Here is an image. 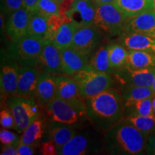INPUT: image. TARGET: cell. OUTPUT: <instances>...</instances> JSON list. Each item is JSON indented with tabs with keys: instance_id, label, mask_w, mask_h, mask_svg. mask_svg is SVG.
<instances>
[{
	"instance_id": "obj_9",
	"label": "cell",
	"mask_w": 155,
	"mask_h": 155,
	"mask_svg": "<svg viewBox=\"0 0 155 155\" xmlns=\"http://www.w3.org/2000/svg\"><path fill=\"white\" fill-rule=\"evenodd\" d=\"M101 41V33L94 25L78 28L71 48L78 53L89 55Z\"/></svg>"
},
{
	"instance_id": "obj_37",
	"label": "cell",
	"mask_w": 155,
	"mask_h": 155,
	"mask_svg": "<svg viewBox=\"0 0 155 155\" xmlns=\"http://www.w3.org/2000/svg\"><path fill=\"white\" fill-rule=\"evenodd\" d=\"M40 154L43 155H55L58 154V149L53 141L48 139L40 145Z\"/></svg>"
},
{
	"instance_id": "obj_20",
	"label": "cell",
	"mask_w": 155,
	"mask_h": 155,
	"mask_svg": "<svg viewBox=\"0 0 155 155\" xmlns=\"http://www.w3.org/2000/svg\"><path fill=\"white\" fill-rule=\"evenodd\" d=\"M121 97L124 108L137 101L145 98H152L154 93L150 87L139 86L132 84H124L121 88Z\"/></svg>"
},
{
	"instance_id": "obj_15",
	"label": "cell",
	"mask_w": 155,
	"mask_h": 155,
	"mask_svg": "<svg viewBox=\"0 0 155 155\" xmlns=\"http://www.w3.org/2000/svg\"><path fill=\"white\" fill-rule=\"evenodd\" d=\"M63 74L72 76L89 65L88 55H82L70 48L60 49Z\"/></svg>"
},
{
	"instance_id": "obj_39",
	"label": "cell",
	"mask_w": 155,
	"mask_h": 155,
	"mask_svg": "<svg viewBox=\"0 0 155 155\" xmlns=\"http://www.w3.org/2000/svg\"><path fill=\"white\" fill-rule=\"evenodd\" d=\"M17 152L18 155H32L35 153V147L19 143L17 146Z\"/></svg>"
},
{
	"instance_id": "obj_12",
	"label": "cell",
	"mask_w": 155,
	"mask_h": 155,
	"mask_svg": "<svg viewBox=\"0 0 155 155\" xmlns=\"http://www.w3.org/2000/svg\"><path fill=\"white\" fill-rule=\"evenodd\" d=\"M117 78L124 83L135 86L152 88L155 77V68L131 69L127 65L118 70Z\"/></svg>"
},
{
	"instance_id": "obj_8",
	"label": "cell",
	"mask_w": 155,
	"mask_h": 155,
	"mask_svg": "<svg viewBox=\"0 0 155 155\" xmlns=\"http://www.w3.org/2000/svg\"><path fill=\"white\" fill-rule=\"evenodd\" d=\"M0 57L1 102L5 103L9 97L17 95L19 65L5 50H1Z\"/></svg>"
},
{
	"instance_id": "obj_28",
	"label": "cell",
	"mask_w": 155,
	"mask_h": 155,
	"mask_svg": "<svg viewBox=\"0 0 155 155\" xmlns=\"http://www.w3.org/2000/svg\"><path fill=\"white\" fill-rule=\"evenodd\" d=\"M110 64L115 71L122 68L127 65L129 50L123 45L114 43L108 45Z\"/></svg>"
},
{
	"instance_id": "obj_31",
	"label": "cell",
	"mask_w": 155,
	"mask_h": 155,
	"mask_svg": "<svg viewBox=\"0 0 155 155\" xmlns=\"http://www.w3.org/2000/svg\"><path fill=\"white\" fill-rule=\"evenodd\" d=\"M152 98L138 101L131 106L124 108L126 111L124 113L127 114V116L152 115L154 114L152 108Z\"/></svg>"
},
{
	"instance_id": "obj_5",
	"label": "cell",
	"mask_w": 155,
	"mask_h": 155,
	"mask_svg": "<svg viewBox=\"0 0 155 155\" xmlns=\"http://www.w3.org/2000/svg\"><path fill=\"white\" fill-rule=\"evenodd\" d=\"M44 42L25 35L11 41L8 46V52L19 66L37 67Z\"/></svg>"
},
{
	"instance_id": "obj_7",
	"label": "cell",
	"mask_w": 155,
	"mask_h": 155,
	"mask_svg": "<svg viewBox=\"0 0 155 155\" xmlns=\"http://www.w3.org/2000/svg\"><path fill=\"white\" fill-rule=\"evenodd\" d=\"M127 19L114 4L97 5L94 25L108 35L119 36L125 31Z\"/></svg>"
},
{
	"instance_id": "obj_2",
	"label": "cell",
	"mask_w": 155,
	"mask_h": 155,
	"mask_svg": "<svg viewBox=\"0 0 155 155\" xmlns=\"http://www.w3.org/2000/svg\"><path fill=\"white\" fill-rule=\"evenodd\" d=\"M104 146L111 154H142L146 151L147 137L125 120L104 132Z\"/></svg>"
},
{
	"instance_id": "obj_11",
	"label": "cell",
	"mask_w": 155,
	"mask_h": 155,
	"mask_svg": "<svg viewBox=\"0 0 155 155\" xmlns=\"http://www.w3.org/2000/svg\"><path fill=\"white\" fill-rule=\"evenodd\" d=\"M30 12L25 7L8 15L5 24V32L11 41L28 34Z\"/></svg>"
},
{
	"instance_id": "obj_18",
	"label": "cell",
	"mask_w": 155,
	"mask_h": 155,
	"mask_svg": "<svg viewBox=\"0 0 155 155\" xmlns=\"http://www.w3.org/2000/svg\"><path fill=\"white\" fill-rule=\"evenodd\" d=\"M114 5L126 18L154 10L153 0H116Z\"/></svg>"
},
{
	"instance_id": "obj_34",
	"label": "cell",
	"mask_w": 155,
	"mask_h": 155,
	"mask_svg": "<svg viewBox=\"0 0 155 155\" xmlns=\"http://www.w3.org/2000/svg\"><path fill=\"white\" fill-rule=\"evenodd\" d=\"M18 137L12 131L8 129L2 128L0 131V141L2 146H15L17 147L19 144Z\"/></svg>"
},
{
	"instance_id": "obj_26",
	"label": "cell",
	"mask_w": 155,
	"mask_h": 155,
	"mask_svg": "<svg viewBox=\"0 0 155 155\" xmlns=\"http://www.w3.org/2000/svg\"><path fill=\"white\" fill-rule=\"evenodd\" d=\"M77 29L78 26L73 21L63 24L58 29L52 40L53 43L58 49L70 48Z\"/></svg>"
},
{
	"instance_id": "obj_41",
	"label": "cell",
	"mask_w": 155,
	"mask_h": 155,
	"mask_svg": "<svg viewBox=\"0 0 155 155\" xmlns=\"http://www.w3.org/2000/svg\"><path fill=\"white\" fill-rule=\"evenodd\" d=\"M60 2V14H68L73 8L74 0H61Z\"/></svg>"
},
{
	"instance_id": "obj_45",
	"label": "cell",
	"mask_w": 155,
	"mask_h": 155,
	"mask_svg": "<svg viewBox=\"0 0 155 155\" xmlns=\"http://www.w3.org/2000/svg\"><path fill=\"white\" fill-rule=\"evenodd\" d=\"M152 108L153 112H154V115L155 116V95H154L152 98Z\"/></svg>"
},
{
	"instance_id": "obj_21",
	"label": "cell",
	"mask_w": 155,
	"mask_h": 155,
	"mask_svg": "<svg viewBox=\"0 0 155 155\" xmlns=\"http://www.w3.org/2000/svg\"><path fill=\"white\" fill-rule=\"evenodd\" d=\"M55 78L57 86L56 98L72 100L81 96L76 81L72 77L65 74H56Z\"/></svg>"
},
{
	"instance_id": "obj_3",
	"label": "cell",
	"mask_w": 155,
	"mask_h": 155,
	"mask_svg": "<svg viewBox=\"0 0 155 155\" xmlns=\"http://www.w3.org/2000/svg\"><path fill=\"white\" fill-rule=\"evenodd\" d=\"M45 110L51 123L78 128L88 121L86 98L82 96L72 100H64L55 97Z\"/></svg>"
},
{
	"instance_id": "obj_19",
	"label": "cell",
	"mask_w": 155,
	"mask_h": 155,
	"mask_svg": "<svg viewBox=\"0 0 155 155\" xmlns=\"http://www.w3.org/2000/svg\"><path fill=\"white\" fill-rule=\"evenodd\" d=\"M27 35L43 41L48 40L49 39L48 17L45 16L38 10L30 12V22H29Z\"/></svg>"
},
{
	"instance_id": "obj_38",
	"label": "cell",
	"mask_w": 155,
	"mask_h": 155,
	"mask_svg": "<svg viewBox=\"0 0 155 155\" xmlns=\"http://www.w3.org/2000/svg\"><path fill=\"white\" fill-rule=\"evenodd\" d=\"M94 2V0H74L73 8L67 15L69 16L70 15L73 14V13L79 12L87 8Z\"/></svg>"
},
{
	"instance_id": "obj_29",
	"label": "cell",
	"mask_w": 155,
	"mask_h": 155,
	"mask_svg": "<svg viewBox=\"0 0 155 155\" xmlns=\"http://www.w3.org/2000/svg\"><path fill=\"white\" fill-rule=\"evenodd\" d=\"M123 119L139 129L146 137H149L155 127L154 114L148 116H128Z\"/></svg>"
},
{
	"instance_id": "obj_27",
	"label": "cell",
	"mask_w": 155,
	"mask_h": 155,
	"mask_svg": "<svg viewBox=\"0 0 155 155\" xmlns=\"http://www.w3.org/2000/svg\"><path fill=\"white\" fill-rule=\"evenodd\" d=\"M89 65L98 72L111 74L115 71L110 64L108 45H103L96 50L91 59Z\"/></svg>"
},
{
	"instance_id": "obj_42",
	"label": "cell",
	"mask_w": 155,
	"mask_h": 155,
	"mask_svg": "<svg viewBox=\"0 0 155 155\" xmlns=\"http://www.w3.org/2000/svg\"><path fill=\"white\" fill-rule=\"evenodd\" d=\"M1 155H18L17 147L15 146H2L1 150Z\"/></svg>"
},
{
	"instance_id": "obj_25",
	"label": "cell",
	"mask_w": 155,
	"mask_h": 155,
	"mask_svg": "<svg viewBox=\"0 0 155 155\" xmlns=\"http://www.w3.org/2000/svg\"><path fill=\"white\" fill-rule=\"evenodd\" d=\"M44 129L43 121L40 117H39L31 123L23 131L19 143L36 146L43 137Z\"/></svg>"
},
{
	"instance_id": "obj_35",
	"label": "cell",
	"mask_w": 155,
	"mask_h": 155,
	"mask_svg": "<svg viewBox=\"0 0 155 155\" xmlns=\"http://www.w3.org/2000/svg\"><path fill=\"white\" fill-rule=\"evenodd\" d=\"M24 7L23 0H1V13L9 15Z\"/></svg>"
},
{
	"instance_id": "obj_22",
	"label": "cell",
	"mask_w": 155,
	"mask_h": 155,
	"mask_svg": "<svg viewBox=\"0 0 155 155\" xmlns=\"http://www.w3.org/2000/svg\"><path fill=\"white\" fill-rule=\"evenodd\" d=\"M76 134L75 128L69 126L52 123L48 131V139H51L59 150Z\"/></svg>"
},
{
	"instance_id": "obj_30",
	"label": "cell",
	"mask_w": 155,
	"mask_h": 155,
	"mask_svg": "<svg viewBox=\"0 0 155 155\" xmlns=\"http://www.w3.org/2000/svg\"><path fill=\"white\" fill-rule=\"evenodd\" d=\"M96 7L97 5L93 2L90 6L83 10L71 14L69 17L78 28L84 26H89V25H94V22L96 14Z\"/></svg>"
},
{
	"instance_id": "obj_43",
	"label": "cell",
	"mask_w": 155,
	"mask_h": 155,
	"mask_svg": "<svg viewBox=\"0 0 155 155\" xmlns=\"http://www.w3.org/2000/svg\"><path fill=\"white\" fill-rule=\"evenodd\" d=\"M39 0H23L24 7L30 12H33L38 9Z\"/></svg>"
},
{
	"instance_id": "obj_16",
	"label": "cell",
	"mask_w": 155,
	"mask_h": 155,
	"mask_svg": "<svg viewBox=\"0 0 155 155\" xmlns=\"http://www.w3.org/2000/svg\"><path fill=\"white\" fill-rule=\"evenodd\" d=\"M57 86L55 75L42 72L40 74L36 89L35 99L40 107L45 108L56 97Z\"/></svg>"
},
{
	"instance_id": "obj_6",
	"label": "cell",
	"mask_w": 155,
	"mask_h": 155,
	"mask_svg": "<svg viewBox=\"0 0 155 155\" xmlns=\"http://www.w3.org/2000/svg\"><path fill=\"white\" fill-rule=\"evenodd\" d=\"M6 104L14 116L15 130L19 134H22L31 123L40 117V106L33 98L13 96L6 101Z\"/></svg>"
},
{
	"instance_id": "obj_1",
	"label": "cell",
	"mask_w": 155,
	"mask_h": 155,
	"mask_svg": "<svg viewBox=\"0 0 155 155\" xmlns=\"http://www.w3.org/2000/svg\"><path fill=\"white\" fill-rule=\"evenodd\" d=\"M86 103L88 121L97 131L105 132L124 119L121 94L115 89L86 98Z\"/></svg>"
},
{
	"instance_id": "obj_24",
	"label": "cell",
	"mask_w": 155,
	"mask_h": 155,
	"mask_svg": "<svg viewBox=\"0 0 155 155\" xmlns=\"http://www.w3.org/2000/svg\"><path fill=\"white\" fill-rule=\"evenodd\" d=\"M89 139L86 136L75 134L58 150L59 155H83L89 152Z\"/></svg>"
},
{
	"instance_id": "obj_48",
	"label": "cell",
	"mask_w": 155,
	"mask_h": 155,
	"mask_svg": "<svg viewBox=\"0 0 155 155\" xmlns=\"http://www.w3.org/2000/svg\"><path fill=\"white\" fill-rule=\"evenodd\" d=\"M58 2H60V1H61V0H58Z\"/></svg>"
},
{
	"instance_id": "obj_40",
	"label": "cell",
	"mask_w": 155,
	"mask_h": 155,
	"mask_svg": "<svg viewBox=\"0 0 155 155\" xmlns=\"http://www.w3.org/2000/svg\"><path fill=\"white\" fill-rule=\"evenodd\" d=\"M146 152L148 154L155 155V131L150 133L147 139L146 145Z\"/></svg>"
},
{
	"instance_id": "obj_44",
	"label": "cell",
	"mask_w": 155,
	"mask_h": 155,
	"mask_svg": "<svg viewBox=\"0 0 155 155\" xmlns=\"http://www.w3.org/2000/svg\"><path fill=\"white\" fill-rule=\"evenodd\" d=\"M96 5H102V4H114L116 0H94Z\"/></svg>"
},
{
	"instance_id": "obj_17",
	"label": "cell",
	"mask_w": 155,
	"mask_h": 155,
	"mask_svg": "<svg viewBox=\"0 0 155 155\" xmlns=\"http://www.w3.org/2000/svg\"><path fill=\"white\" fill-rule=\"evenodd\" d=\"M119 41L128 50H142L155 54V38L152 37L124 31L119 35Z\"/></svg>"
},
{
	"instance_id": "obj_32",
	"label": "cell",
	"mask_w": 155,
	"mask_h": 155,
	"mask_svg": "<svg viewBox=\"0 0 155 155\" xmlns=\"http://www.w3.org/2000/svg\"><path fill=\"white\" fill-rule=\"evenodd\" d=\"M72 21L71 17L67 14L53 15L48 17V25H49V39L53 40L56 32L65 23Z\"/></svg>"
},
{
	"instance_id": "obj_33",
	"label": "cell",
	"mask_w": 155,
	"mask_h": 155,
	"mask_svg": "<svg viewBox=\"0 0 155 155\" xmlns=\"http://www.w3.org/2000/svg\"><path fill=\"white\" fill-rule=\"evenodd\" d=\"M45 16L60 15V2L58 0H39L38 9Z\"/></svg>"
},
{
	"instance_id": "obj_23",
	"label": "cell",
	"mask_w": 155,
	"mask_h": 155,
	"mask_svg": "<svg viewBox=\"0 0 155 155\" xmlns=\"http://www.w3.org/2000/svg\"><path fill=\"white\" fill-rule=\"evenodd\" d=\"M126 65L131 69L155 68V54L142 50H129Z\"/></svg>"
},
{
	"instance_id": "obj_46",
	"label": "cell",
	"mask_w": 155,
	"mask_h": 155,
	"mask_svg": "<svg viewBox=\"0 0 155 155\" xmlns=\"http://www.w3.org/2000/svg\"><path fill=\"white\" fill-rule=\"evenodd\" d=\"M153 91L154 93V95H155V77H154V83H153V85H152V87Z\"/></svg>"
},
{
	"instance_id": "obj_14",
	"label": "cell",
	"mask_w": 155,
	"mask_h": 155,
	"mask_svg": "<svg viewBox=\"0 0 155 155\" xmlns=\"http://www.w3.org/2000/svg\"><path fill=\"white\" fill-rule=\"evenodd\" d=\"M125 31L146 35L155 38V12H146L137 16L127 18L125 22Z\"/></svg>"
},
{
	"instance_id": "obj_4",
	"label": "cell",
	"mask_w": 155,
	"mask_h": 155,
	"mask_svg": "<svg viewBox=\"0 0 155 155\" xmlns=\"http://www.w3.org/2000/svg\"><path fill=\"white\" fill-rule=\"evenodd\" d=\"M71 77L76 81L79 93L84 98L95 96L108 90L112 85L110 74L98 72L90 65Z\"/></svg>"
},
{
	"instance_id": "obj_36",
	"label": "cell",
	"mask_w": 155,
	"mask_h": 155,
	"mask_svg": "<svg viewBox=\"0 0 155 155\" xmlns=\"http://www.w3.org/2000/svg\"><path fill=\"white\" fill-rule=\"evenodd\" d=\"M0 124L4 129H15L16 128L14 116L9 108L2 109L0 112Z\"/></svg>"
},
{
	"instance_id": "obj_47",
	"label": "cell",
	"mask_w": 155,
	"mask_h": 155,
	"mask_svg": "<svg viewBox=\"0 0 155 155\" xmlns=\"http://www.w3.org/2000/svg\"><path fill=\"white\" fill-rule=\"evenodd\" d=\"M153 2H154V11L155 12V0H153Z\"/></svg>"
},
{
	"instance_id": "obj_10",
	"label": "cell",
	"mask_w": 155,
	"mask_h": 155,
	"mask_svg": "<svg viewBox=\"0 0 155 155\" xmlns=\"http://www.w3.org/2000/svg\"><path fill=\"white\" fill-rule=\"evenodd\" d=\"M38 66L43 72L54 75L63 74L61 51L52 40H45Z\"/></svg>"
},
{
	"instance_id": "obj_13",
	"label": "cell",
	"mask_w": 155,
	"mask_h": 155,
	"mask_svg": "<svg viewBox=\"0 0 155 155\" xmlns=\"http://www.w3.org/2000/svg\"><path fill=\"white\" fill-rule=\"evenodd\" d=\"M40 74L36 66H19L16 96L35 99Z\"/></svg>"
}]
</instances>
